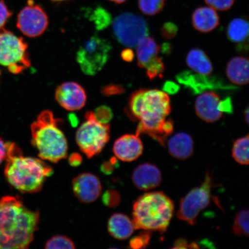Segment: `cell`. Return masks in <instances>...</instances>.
I'll list each match as a JSON object with an SVG mask.
<instances>
[{
	"mask_svg": "<svg viewBox=\"0 0 249 249\" xmlns=\"http://www.w3.org/2000/svg\"><path fill=\"white\" fill-rule=\"evenodd\" d=\"M58 121L52 112L45 110L31 124L32 144L38 151L41 160L57 163L68 155V142Z\"/></svg>",
	"mask_w": 249,
	"mask_h": 249,
	"instance_id": "5",
	"label": "cell"
},
{
	"mask_svg": "<svg viewBox=\"0 0 249 249\" xmlns=\"http://www.w3.org/2000/svg\"><path fill=\"white\" fill-rule=\"evenodd\" d=\"M220 96L213 91L201 93L195 102V111L197 116L208 123H213L223 116L219 110Z\"/></svg>",
	"mask_w": 249,
	"mask_h": 249,
	"instance_id": "15",
	"label": "cell"
},
{
	"mask_svg": "<svg viewBox=\"0 0 249 249\" xmlns=\"http://www.w3.org/2000/svg\"><path fill=\"white\" fill-rule=\"evenodd\" d=\"M51 1L54 2H60L65 1H68V0H51Z\"/></svg>",
	"mask_w": 249,
	"mask_h": 249,
	"instance_id": "46",
	"label": "cell"
},
{
	"mask_svg": "<svg viewBox=\"0 0 249 249\" xmlns=\"http://www.w3.org/2000/svg\"><path fill=\"white\" fill-rule=\"evenodd\" d=\"M49 25V18L41 6L34 0H28L27 5L18 15L17 26L24 36L36 38L45 33Z\"/></svg>",
	"mask_w": 249,
	"mask_h": 249,
	"instance_id": "11",
	"label": "cell"
},
{
	"mask_svg": "<svg viewBox=\"0 0 249 249\" xmlns=\"http://www.w3.org/2000/svg\"><path fill=\"white\" fill-rule=\"evenodd\" d=\"M249 107H247L245 110V119L246 122H247V124H249Z\"/></svg>",
	"mask_w": 249,
	"mask_h": 249,
	"instance_id": "44",
	"label": "cell"
},
{
	"mask_svg": "<svg viewBox=\"0 0 249 249\" xmlns=\"http://www.w3.org/2000/svg\"><path fill=\"white\" fill-rule=\"evenodd\" d=\"M93 20L95 21L98 29L101 30L108 26L111 23V18L107 11L102 8L96 9L93 13Z\"/></svg>",
	"mask_w": 249,
	"mask_h": 249,
	"instance_id": "30",
	"label": "cell"
},
{
	"mask_svg": "<svg viewBox=\"0 0 249 249\" xmlns=\"http://www.w3.org/2000/svg\"><path fill=\"white\" fill-rule=\"evenodd\" d=\"M38 211H31L18 197L0 199V249H27L39 223Z\"/></svg>",
	"mask_w": 249,
	"mask_h": 249,
	"instance_id": "1",
	"label": "cell"
},
{
	"mask_svg": "<svg viewBox=\"0 0 249 249\" xmlns=\"http://www.w3.org/2000/svg\"><path fill=\"white\" fill-rule=\"evenodd\" d=\"M45 248L48 249H75V245L70 238L64 235H55L46 243Z\"/></svg>",
	"mask_w": 249,
	"mask_h": 249,
	"instance_id": "29",
	"label": "cell"
},
{
	"mask_svg": "<svg viewBox=\"0 0 249 249\" xmlns=\"http://www.w3.org/2000/svg\"><path fill=\"white\" fill-rule=\"evenodd\" d=\"M110 125L102 123L95 117L94 113L88 111L85 121L76 134V142L80 150L87 158L100 154L110 139Z\"/></svg>",
	"mask_w": 249,
	"mask_h": 249,
	"instance_id": "6",
	"label": "cell"
},
{
	"mask_svg": "<svg viewBox=\"0 0 249 249\" xmlns=\"http://www.w3.org/2000/svg\"><path fill=\"white\" fill-rule=\"evenodd\" d=\"M7 157V142H5L0 138V164H1Z\"/></svg>",
	"mask_w": 249,
	"mask_h": 249,
	"instance_id": "39",
	"label": "cell"
},
{
	"mask_svg": "<svg viewBox=\"0 0 249 249\" xmlns=\"http://www.w3.org/2000/svg\"><path fill=\"white\" fill-rule=\"evenodd\" d=\"M166 0H139V8L142 13L154 16L162 11Z\"/></svg>",
	"mask_w": 249,
	"mask_h": 249,
	"instance_id": "27",
	"label": "cell"
},
{
	"mask_svg": "<svg viewBox=\"0 0 249 249\" xmlns=\"http://www.w3.org/2000/svg\"><path fill=\"white\" fill-rule=\"evenodd\" d=\"M12 15V12L6 5L4 0H0V30L4 28Z\"/></svg>",
	"mask_w": 249,
	"mask_h": 249,
	"instance_id": "36",
	"label": "cell"
},
{
	"mask_svg": "<svg viewBox=\"0 0 249 249\" xmlns=\"http://www.w3.org/2000/svg\"><path fill=\"white\" fill-rule=\"evenodd\" d=\"M96 119L102 123L107 124L113 118V113L110 108L101 107L97 109L96 113H94Z\"/></svg>",
	"mask_w": 249,
	"mask_h": 249,
	"instance_id": "35",
	"label": "cell"
},
{
	"mask_svg": "<svg viewBox=\"0 0 249 249\" xmlns=\"http://www.w3.org/2000/svg\"><path fill=\"white\" fill-rule=\"evenodd\" d=\"M70 164L71 166L77 167L82 162V157L79 154L73 153L69 158Z\"/></svg>",
	"mask_w": 249,
	"mask_h": 249,
	"instance_id": "40",
	"label": "cell"
},
{
	"mask_svg": "<svg viewBox=\"0 0 249 249\" xmlns=\"http://www.w3.org/2000/svg\"><path fill=\"white\" fill-rule=\"evenodd\" d=\"M107 229L110 234L119 240L130 237L135 230L132 220L123 213H115L108 221Z\"/></svg>",
	"mask_w": 249,
	"mask_h": 249,
	"instance_id": "20",
	"label": "cell"
},
{
	"mask_svg": "<svg viewBox=\"0 0 249 249\" xmlns=\"http://www.w3.org/2000/svg\"><path fill=\"white\" fill-rule=\"evenodd\" d=\"M7 164L5 176L8 182L24 194L38 192L53 170L38 158L24 157L22 151L14 142H7Z\"/></svg>",
	"mask_w": 249,
	"mask_h": 249,
	"instance_id": "2",
	"label": "cell"
},
{
	"mask_svg": "<svg viewBox=\"0 0 249 249\" xmlns=\"http://www.w3.org/2000/svg\"><path fill=\"white\" fill-rule=\"evenodd\" d=\"M145 231L140 233L130 240V247L132 249H142L147 247L151 239L150 231L144 230Z\"/></svg>",
	"mask_w": 249,
	"mask_h": 249,
	"instance_id": "31",
	"label": "cell"
},
{
	"mask_svg": "<svg viewBox=\"0 0 249 249\" xmlns=\"http://www.w3.org/2000/svg\"><path fill=\"white\" fill-rule=\"evenodd\" d=\"M121 57H122L124 61L131 62L133 60L135 54H134V52L131 49H126L124 50L122 53H121Z\"/></svg>",
	"mask_w": 249,
	"mask_h": 249,
	"instance_id": "41",
	"label": "cell"
},
{
	"mask_svg": "<svg viewBox=\"0 0 249 249\" xmlns=\"http://www.w3.org/2000/svg\"><path fill=\"white\" fill-rule=\"evenodd\" d=\"M205 3L216 11H226L232 7L235 0H204Z\"/></svg>",
	"mask_w": 249,
	"mask_h": 249,
	"instance_id": "32",
	"label": "cell"
},
{
	"mask_svg": "<svg viewBox=\"0 0 249 249\" xmlns=\"http://www.w3.org/2000/svg\"><path fill=\"white\" fill-rule=\"evenodd\" d=\"M74 195L82 203L89 204L97 200L100 196L102 187L100 180L94 174L82 173L72 181Z\"/></svg>",
	"mask_w": 249,
	"mask_h": 249,
	"instance_id": "14",
	"label": "cell"
},
{
	"mask_svg": "<svg viewBox=\"0 0 249 249\" xmlns=\"http://www.w3.org/2000/svg\"><path fill=\"white\" fill-rule=\"evenodd\" d=\"M111 49L110 43L107 39L93 36L80 47L76 60L84 73L95 75L107 64Z\"/></svg>",
	"mask_w": 249,
	"mask_h": 249,
	"instance_id": "8",
	"label": "cell"
},
{
	"mask_svg": "<svg viewBox=\"0 0 249 249\" xmlns=\"http://www.w3.org/2000/svg\"><path fill=\"white\" fill-rule=\"evenodd\" d=\"M213 185V176L208 171L201 185L191 190L180 200L177 217L189 225H195L199 213L210 203Z\"/></svg>",
	"mask_w": 249,
	"mask_h": 249,
	"instance_id": "9",
	"label": "cell"
},
{
	"mask_svg": "<svg viewBox=\"0 0 249 249\" xmlns=\"http://www.w3.org/2000/svg\"><path fill=\"white\" fill-rule=\"evenodd\" d=\"M143 145L138 135H124L115 142L113 152L121 161L130 162L137 160L142 154Z\"/></svg>",
	"mask_w": 249,
	"mask_h": 249,
	"instance_id": "16",
	"label": "cell"
},
{
	"mask_svg": "<svg viewBox=\"0 0 249 249\" xmlns=\"http://www.w3.org/2000/svg\"><path fill=\"white\" fill-rule=\"evenodd\" d=\"M171 111L167 93L158 89H145L136 121L140 123L136 135L147 134L164 146L167 136L173 132V121L166 118Z\"/></svg>",
	"mask_w": 249,
	"mask_h": 249,
	"instance_id": "3",
	"label": "cell"
},
{
	"mask_svg": "<svg viewBox=\"0 0 249 249\" xmlns=\"http://www.w3.org/2000/svg\"><path fill=\"white\" fill-rule=\"evenodd\" d=\"M226 74L232 84L245 86L249 83V60L243 57H235L227 64Z\"/></svg>",
	"mask_w": 249,
	"mask_h": 249,
	"instance_id": "21",
	"label": "cell"
},
{
	"mask_svg": "<svg viewBox=\"0 0 249 249\" xmlns=\"http://www.w3.org/2000/svg\"><path fill=\"white\" fill-rule=\"evenodd\" d=\"M202 75L191 71H182L176 76V79L188 89L193 94H199L208 89H236V87L226 85L222 79L216 76Z\"/></svg>",
	"mask_w": 249,
	"mask_h": 249,
	"instance_id": "12",
	"label": "cell"
},
{
	"mask_svg": "<svg viewBox=\"0 0 249 249\" xmlns=\"http://www.w3.org/2000/svg\"><path fill=\"white\" fill-rule=\"evenodd\" d=\"M178 27L175 24L171 22L166 23L161 27V34L165 39H173L178 33Z\"/></svg>",
	"mask_w": 249,
	"mask_h": 249,
	"instance_id": "34",
	"label": "cell"
},
{
	"mask_svg": "<svg viewBox=\"0 0 249 249\" xmlns=\"http://www.w3.org/2000/svg\"><path fill=\"white\" fill-rule=\"evenodd\" d=\"M163 89L164 91L166 93L175 94V93L178 92L179 86L175 83L169 81V82L165 83Z\"/></svg>",
	"mask_w": 249,
	"mask_h": 249,
	"instance_id": "38",
	"label": "cell"
},
{
	"mask_svg": "<svg viewBox=\"0 0 249 249\" xmlns=\"http://www.w3.org/2000/svg\"><path fill=\"white\" fill-rule=\"evenodd\" d=\"M116 163L113 161H110V162H106L103 164L101 167V170L106 174H108L112 173L113 171V166L114 164Z\"/></svg>",
	"mask_w": 249,
	"mask_h": 249,
	"instance_id": "43",
	"label": "cell"
},
{
	"mask_svg": "<svg viewBox=\"0 0 249 249\" xmlns=\"http://www.w3.org/2000/svg\"><path fill=\"white\" fill-rule=\"evenodd\" d=\"M219 110L223 113L224 112L229 114L233 113V105L231 98H227L224 100H221L219 105Z\"/></svg>",
	"mask_w": 249,
	"mask_h": 249,
	"instance_id": "37",
	"label": "cell"
},
{
	"mask_svg": "<svg viewBox=\"0 0 249 249\" xmlns=\"http://www.w3.org/2000/svg\"><path fill=\"white\" fill-rule=\"evenodd\" d=\"M108 1L116 3V4H122V3L125 2L126 0H108Z\"/></svg>",
	"mask_w": 249,
	"mask_h": 249,
	"instance_id": "45",
	"label": "cell"
},
{
	"mask_svg": "<svg viewBox=\"0 0 249 249\" xmlns=\"http://www.w3.org/2000/svg\"><path fill=\"white\" fill-rule=\"evenodd\" d=\"M174 202L162 192H153L139 197L133 207L132 222L136 230L166 231L172 219Z\"/></svg>",
	"mask_w": 249,
	"mask_h": 249,
	"instance_id": "4",
	"label": "cell"
},
{
	"mask_svg": "<svg viewBox=\"0 0 249 249\" xmlns=\"http://www.w3.org/2000/svg\"><path fill=\"white\" fill-rule=\"evenodd\" d=\"M55 99L65 110L76 111L85 107L87 95L79 84L69 82L62 83L55 91Z\"/></svg>",
	"mask_w": 249,
	"mask_h": 249,
	"instance_id": "13",
	"label": "cell"
},
{
	"mask_svg": "<svg viewBox=\"0 0 249 249\" xmlns=\"http://www.w3.org/2000/svg\"><path fill=\"white\" fill-rule=\"evenodd\" d=\"M187 65L196 73L209 76L213 72V64L204 51L198 48L191 50L186 58Z\"/></svg>",
	"mask_w": 249,
	"mask_h": 249,
	"instance_id": "22",
	"label": "cell"
},
{
	"mask_svg": "<svg viewBox=\"0 0 249 249\" xmlns=\"http://www.w3.org/2000/svg\"><path fill=\"white\" fill-rule=\"evenodd\" d=\"M190 245L191 244H188V242L185 240V239L180 238L179 239H177L176 241L175 244L174 245V247L173 248L174 249H186V248H190Z\"/></svg>",
	"mask_w": 249,
	"mask_h": 249,
	"instance_id": "42",
	"label": "cell"
},
{
	"mask_svg": "<svg viewBox=\"0 0 249 249\" xmlns=\"http://www.w3.org/2000/svg\"><path fill=\"white\" fill-rule=\"evenodd\" d=\"M115 36L121 44L127 48H135L140 40L147 36V21L140 16L129 12L118 15L113 24Z\"/></svg>",
	"mask_w": 249,
	"mask_h": 249,
	"instance_id": "10",
	"label": "cell"
},
{
	"mask_svg": "<svg viewBox=\"0 0 249 249\" xmlns=\"http://www.w3.org/2000/svg\"><path fill=\"white\" fill-rule=\"evenodd\" d=\"M249 135L236 140L233 143L232 156L236 162L241 165L249 164Z\"/></svg>",
	"mask_w": 249,
	"mask_h": 249,
	"instance_id": "25",
	"label": "cell"
},
{
	"mask_svg": "<svg viewBox=\"0 0 249 249\" xmlns=\"http://www.w3.org/2000/svg\"><path fill=\"white\" fill-rule=\"evenodd\" d=\"M120 195L116 191L109 190L105 193L102 197L104 203L108 207H114L120 204Z\"/></svg>",
	"mask_w": 249,
	"mask_h": 249,
	"instance_id": "33",
	"label": "cell"
},
{
	"mask_svg": "<svg viewBox=\"0 0 249 249\" xmlns=\"http://www.w3.org/2000/svg\"><path fill=\"white\" fill-rule=\"evenodd\" d=\"M136 47L138 65L144 69L149 62L157 57L160 51V47L155 39L148 36L140 40Z\"/></svg>",
	"mask_w": 249,
	"mask_h": 249,
	"instance_id": "23",
	"label": "cell"
},
{
	"mask_svg": "<svg viewBox=\"0 0 249 249\" xmlns=\"http://www.w3.org/2000/svg\"><path fill=\"white\" fill-rule=\"evenodd\" d=\"M167 148L169 153L174 158L179 160H186L194 153V140L188 133H177L168 141Z\"/></svg>",
	"mask_w": 249,
	"mask_h": 249,
	"instance_id": "18",
	"label": "cell"
},
{
	"mask_svg": "<svg viewBox=\"0 0 249 249\" xmlns=\"http://www.w3.org/2000/svg\"><path fill=\"white\" fill-rule=\"evenodd\" d=\"M249 23L242 18H233L227 26V38L232 42H245L249 36Z\"/></svg>",
	"mask_w": 249,
	"mask_h": 249,
	"instance_id": "24",
	"label": "cell"
},
{
	"mask_svg": "<svg viewBox=\"0 0 249 249\" xmlns=\"http://www.w3.org/2000/svg\"><path fill=\"white\" fill-rule=\"evenodd\" d=\"M249 213L248 210H243L236 214L232 226V231L235 235L249 236Z\"/></svg>",
	"mask_w": 249,
	"mask_h": 249,
	"instance_id": "26",
	"label": "cell"
},
{
	"mask_svg": "<svg viewBox=\"0 0 249 249\" xmlns=\"http://www.w3.org/2000/svg\"><path fill=\"white\" fill-rule=\"evenodd\" d=\"M0 65L14 74L20 73L31 66L27 43L4 28L0 30Z\"/></svg>",
	"mask_w": 249,
	"mask_h": 249,
	"instance_id": "7",
	"label": "cell"
},
{
	"mask_svg": "<svg viewBox=\"0 0 249 249\" xmlns=\"http://www.w3.org/2000/svg\"><path fill=\"white\" fill-rule=\"evenodd\" d=\"M219 17L216 10L210 7L196 9L192 15L193 26L199 32L207 33L215 29L219 24Z\"/></svg>",
	"mask_w": 249,
	"mask_h": 249,
	"instance_id": "19",
	"label": "cell"
},
{
	"mask_svg": "<svg viewBox=\"0 0 249 249\" xmlns=\"http://www.w3.org/2000/svg\"><path fill=\"white\" fill-rule=\"evenodd\" d=\"M145 69L149 79L153 80L157 77L161 79L163 77L165 67L162 60L157 56L149 62Z\"/></svg>",
	"mask_w": 249,
	"mask_h": 249,
	"instance_id": "28",
	"label": "cell"
},
{
	"mask_svg": "<svg viewBox=\"0 0 249 249\" xmlns=\"http://www.w3.org/2000/svg\"><path fill=\"white\" fill-rule=\"evenodd\" d=\"M132 180L137 188L142 191H149L159 185L161 181L160 171L154 164L143 163L134 170Z\"/></svg>",
	"mask_w": 249,
	"mask_h": 249,
	"instance_id": "17",
	"label": "cell"
}]
</instances>
